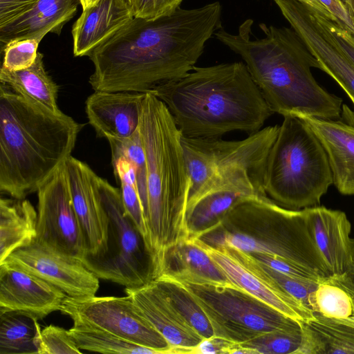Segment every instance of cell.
<instances>
[{"mask_svg": "<svg viewBox=\"0 0 354 354\" xmlns=\"http://www.w3.org/2000/svg\"><path fill=\"white\" fill-rule=\"evenodd\" d=\"M221 17L218 1L154 20L133 17L88 55L89 84L94 91L147 93L185 75L222 27Z\"/></svg>", "mask_w": 354, "mask_h": 354, "instance_id": "cell-1", "label": "cell"}, {"mask_svg": "<svg viewBox=\"0 0 354 354\" xmlns=\"http://www.w3.org/2000/svg\"><path fill=\"white\" fill-rule=\"evenodd\" d=\"M252 19L245 21L237 34L221 27L214 36L241 57L272 112L339 118L342 100L317 82L311 68H319V64L297 32L261 23L265 37L252 39Z\"/></svg>", "mask_w": 354, "mask_h": 354, "instance_id": "cell-2", "label": "cell"}, {"mask_svg": "<svg viewBox=\"0 0 354 354\" xmlns=\"http://www.w3.org/2000/svg\"><path fill=\"white\" fill-rule=\"evenodd\" d=\"M165 103L183 136L214 138L254 133L272 113L242 62L194 66L151 91Z\"/></svg>", "mask_w": 354, "mask_h": 354, "instance_id": "cell-3", "label": "cell"}, {"mask_svg": "<svg viewBox=\"0 0 354 354\" xmlns=\"http://www.w3.org/2000/svg\"><path fill=\"white\" fill-rule=\"evenodd\" d=\"M82 127L1 85V192L16 199L37 192L71 156Z\"/></svg>", "mask_w": 354, "mask_h": 354, "instance_id": "cell-4", "label": "cell"}, {"mask_svg": "<svg viewBox=\"0 0 354 354\" xmlns=\"http://www.w3.org/2000/svg\"><path fill=\"white\" fill-rule=\"evenodd\" d=\"M139 130L147 162L149 243L158 261L165 248L189 238V183L182 134L165 103L151 92L145 94Z\"/></svg>", "mask_w": 354, "mask_h": 354, "instance_id": "cell-5", "label": "cell"}, {"mask_svg": "<svg viewBox=\"0 0 354 354\" xmlns=\"http://www.w3.org/2000/svg\"><path fill=\"white\" fill-rule=\"evenodd\" d=\"M214 248L274 255L331 274L309 232L304 210L278 205L267 197H252L234 205L223 219L197 238Z\"/></svg>", "mask_w": 354, "mask_h": 354, "instance_id": "cell-6", "label": "cell"}, {"mask_svg": "<svg viewBox=\"0 0 354 354\" xmlns=\"http://www.w3.org/2000/svg\"><path fill=\"white\" fill-rule=\"evenodd\" d=\"M283 118L268 156L265 191L287 207L315 206L333 183L326 152L301 118L291 115Z\"/></svg>", "mask_w": 354, "mask_h": 354, "instance_id": "cell-7", "label": "cell"}, {"mask_svg": "<svg viewBox=\"0 0 354 354\" xmlns=\"http://www.w3.org/2000/svg\"><path fill=\"white\" fill-rule=\"evenodd\" d=\"M101 200L109 218L106 251L82 261L99 279L136 288L156 279L157 259L146 239L125 212L120 190L99 177Z\"/></svg>", "mask_w": 354, "mask_h": 354, "instance_id": "cell-8", "label": "cell"}, {"mask_svg": "<svg viewBox=\"0 0 354 354\" xmlns=\"http://www.w3.org/2000/svg\"><path fill=\"white\" fill-rule=\"evenodd\" d=\"M180 283L201 306L214 336L232 344H239L267 332L301 329L298 322L232 283Z\"/></svg>", "mask_w": 354, "mask_h": 354, "instance_id": "cell-9", "label": "cell"}, {"mask_svg": "<svg viewBox=\"0 0 354 354\" xmlns=\"http://www.w3.org/2000/svg\"><path fill=\"white\" fill-rule=\"evenodd\" d=\"M278 125L269 126L241 140L181 136L189 189L187 208L218 177L234 169L267 160L277 136Z\"/></svg>", "mask_w": 354, "mask_h": 354, "instance_id": "cell-10", "label": "cell"}, {"mask_svg": "<svg viewBox=\"0 0 354 354\" xmlns=\"http://www.w3.org/2000/svg\"><path fill=\"white\" fill-rule=\"evenodd\" d=\"M60 312L138 345L176 353L164 337L142 315L130 296L73 297L66 296Z\"/></svg>", "mask_w": 354, "mask_h": 354, "instance_id": "cell-11", "label": "cell"}, {"mask_svg": "<svg viewBox=\"0 0 354 354\" xmlns=\"http://www.w3.org/2000/svg\"><path fill=\"white\" fill-rule=\"evenodd\" d=\"M37 196L36 239L82 260L85 241L72 203L65 163L39 188Z\"/></svg>", "mask_w": 354, "mask_h": 354, "instance_id": "cell-12", "label": "cell"}, {"mask_svg": "<svg viewBox=\"0 0 354 354\" xmlns=\"http://www.w3.org/2000/svg\"><path fill=\"white\" fill-rule=\"evenodd\" d=\"M279 8L315 57L319 69L330 76L354 104V64L336 43L325 15L297 0H282Z\"/></svg>", "mask_w": 354, "mask_h": 354, "instance_id": "cell-13", "label": "cell"}, {"mask_svg": "<svg viewBox=\"0 0 354 354\" xmlns=\"http://www.w3.org/2000/svg\"><path fill=\"white\" fill-rule=\"evenodd\" d=\"M3 262L41 278L69 297L94 296L99 288V278L82 260L59 252L36 239L13 252Z\"/></svg>", "mask_w": 354, "mask_h": 354, "instance_id": "cell-14", "label": "cell"}, {"mask_svg": "<svg viewBox=\"0 0 354 354\" xmlns=\"http://www.w3.org/2000/svg\"><path fill=\"white\" fill-rule=\"evenodd\" d=\"M65 166L72 203L84 237L85 254L100 256L107 249L109 218L100 197L99 176L72 156Z\"/></svg>", "mask_w": 354, "mask_h": 354, "instance_id": "cell-15", "label": "cell"}, {"mask_svg": "<svg viewBox=\"0 0 354 354\" xmlns=\"http://www.w3.org/2000/svg\"><path fill=\"white\" fill-rule=\"evenodd\" d=\"M66 296L61 289L35 274L0 263V313L26 312L41 319L59 311Z\"/></svg>", "mask_w": 354, "mask_h": 354, "instance_id": "cell-16", "label": "cell"}, {"mask_svg": "<svg viewBox=\"0 0 354 354\" xmlns=\"http://www.w3.org/2000/svg\"><path fill=\"white\" fill-rule=\"evenodd\" d=\"M303 210L310 236L331 277L347 274L354 266V238L346 214L323 206Z\"/></svg>", "mask_w": 354, "mask_h": 354, "instance_id": "cell-17", "label": "cell"}, {"mask_svg": "<svg viewBox=\"0 0 354 354\" xmlns=\"http://www.w3.org/2000/svg\"><path fill=\"white\" fill-rule=\"evenodd\" d=\"M124 291L176 353H190L203 339L180 316L154 280L139 287L125 288Z\"/></svg>", "mask_w": 354, "mask_h": 354, "instance_id": "cell-18", "label": "cell"}, {"mask_svg": "<svg viewBox=\"0 0 354 354\" xmlns=\"http://www.w3.org/2000/svg\"><path fill=\"white\" fill-rule=\"evenodd\" d=\"M267 196L264 182L259 179L241 178L215 185L187 208L185 221L189 238H197L212 229L239 202Z\"/></svg>", "mask_w": 354, "mask_h": 354, "instance_id": "cell-19", "label": "cell"}, {"mask_svg": "<svg viewBox=\"0 0 354 354\" xmlns=\"http://www.w3.org/2000/svg\"><path fill=\"white\" fill-rule=\"evenodd\" d=\"M146 93L95 91L85 102L89 124L100 138H124L138 128Z\"/></svg>", "mask_w": 354, "mask_h": 354, "instance_id": "cell-20", "label": "cell"}, {"mask_svg": "<svg viewBox=\"0 0 354 354\" xmlns=\"http://www.w3.org/2000/svg\"><path fill=\"white\" fill-rule=\"evenodd\" d=\"M194 239L233 284L301 325L314 317V313L299 301L266 284L234 258L225 247L214 248L197 239Z\"/></svg>", "mask_w": 354, "mask_h": 354, "instance_id": "cell-21", "label": "cell"}, {"mask_svg": "<svg viewBox=\"0 0 354 354\" xmlns=\"http://www.w3.org/2000/svg\"><path fill=\"white\" fill-rule=\"evenodd\" d=\"M156 278L189 283H232L192 238L164 248L158 259Z\"/></svg>", "mask_w": 354, "mask_h": 354, "instance_id": "cell-22", "label": "cell"}, {"mask_svg": "<svg viewBox=\"0 0 354 354\" xmlns=\"http://www.w3.org/2000/svg\"><path fill=\"white\" fill-rule=\"evenodd\" d=\"M301 118L324 147L333 184L344 195L354 194V124L310 116Z\"/></svg>", "mask_w": 354, "mask_h": 354, "instance_id": "cell-23", "label": "cell"}, {"mask_svg": "<svg viewBox=\"0 0 354 354\" xmlns=\"http://www.w3.org/2000/svg\"><path fill=\"white\" fill-rule=\"evenodd\" d=\"M133 17L131 9L122 0H99L82 10L72 28L74 56H88Z\"/></svg>", "mask_w": 354, "mask_h": 354, "instance_id": "cell-24", "label": "cell"}, {"mask_svg": "<svg viewBox=\"0 0 354 354\" xmlns=\"http://www.w3.org/2000/svg\"><path fill=\"white\" fill-rule=\"evenodd\" d=\"M80 4V0H39L29 11L0 27L1 52L12 41L36 39L41 41L48 33L60 35Z\"/></svg>", "mask_w": 354, "mask_h": 354, "instance_id": "cell-25", "label": "cell"}, {"mask_svg": "<svg viewBox=\"0 0 354 354\" xmlns=\"http://www.w3.org/2000/svg\"><path fill=\"white\" fill-rule=\"evenodd\" d=\"M302 338L296 354H354V319L314 317L301 326Z\"/></svg>", "mask_w": 354, "mask_h": 354, "instance_id": "cell-26", "label": "cell"}, {"mask_svg": "<svg viewBox=\"0 0 354 354\" xmlns=\"http://www.w3.org/2000/svg\"><path fill=\"white\" fill-rule=\"evenodd\" d=\"M37 212L26 199L0 200V263L37 237Z\"/></svg>", "mask_w": 354, "mask_h": 354, "instance_id": "cell-27", "label": "cell"}, {"mask_svg": "<svg viewBox=\"0 0 354 354\" xmlns=\"http://www.w3.org/2000/svg\"><path fill=\"white\" fill-rule=\"evenodd\" d=\"M1 85L11 91L50 111L58 113V86L46 70L44 55L38 52L33 64L28 68L11 71L3 68L0 70Z\"/></svg>", "mask_w": 354, "mask_h": 354, "instance_id": "cell-28", "label": "cell"}, {"mask_svg": "<svg viewBox=\"0 0 354 354\" xmlns=\"http://www.w3.org/2000/svg\"><path fill=\"white\" fill-rule=\"evenodd\" d=\"M38 320L26 312L0 313V354H37Z\"/></svg>", "mask_w": 354, "mask_h": 354, "instance_id": "cell-29", "label": "cell"}, {"mask_svg": "<svg viewBox=\"0 0 354 354\" xmlns=\"http://www.w3.org/2000/svg\"><path fill=\"white\" fill-rule=\"evenodd\" d=\"M69 333L83 351L101 353L162 354L160 351L136 344L93 325L73 320Z\"/></svg>", "mask_w": 354, "mask_h": 354, "instance_id": "cell-30", "label": "cell"}, {"mask_svg": "<svg viewBox=\"0 0 354 354\" xmlns=\"http://www.w3.org/2000/svg\"><path fill=\"white\" fill-rule=\"evenodd\" d=\"M154 281L180 316L203 339L214 336L213 329L205 313L183 284L165 278H156Z\"/></svg>", "mask_w": 354, "mask_h": 354, "instance_id": "cell-31", "label": "cell"}, {"mask_svg": "<svg viewBox=\"0 0 354 354\" xmlns=\"http://www.w3.org/2000/svg\"><path fill=\"white\" fill-rule=\"evenodd\" d=\"M111 164L115 178L120 185V190L125 212L149 243L148 229L138 191L134 168L129 161L121 157L112 160Z\"/></svg>", "mask_w": 354, "mask_h": 354, "instance_id": "cell-32", "label": "cell"}, {"mask_svg": "<svg viewBox=\"0 0 354 354\" xmlns=\"http://www.w3.org/2000/svg\"><path fill=\"white\" fill-rule=\"evenodd\" d=\"M111 160L124 158L133 165L145 219L147 214V162L139 127L129 137L108 139ZM147 223V222H146Z\"/></svg>", "mask_w": 354, "mask_h": 354, "instance_id": "cell-33", "label": "cell"}, {"mask_svg": "<svg viewBox=\"0 0 354 354\" xmlns=\"http://www.w3.org/2000/svg\"><path fill=\"white\" fill-rule=\"evenodd\" d=\"M312 310L331 318L348 319L354 315L351 296L330 278L317 286L313 296Z\"/></svg>", "mask_w": 354, "mask_h": 354, "instance_id": "cell-34", "label": "cell"}, {"mask_svg": "<svg viewBox=\"0 0 354 354\" xmlns=\"http://www.w3.org/2000/svg\"><path fill=\"white\" fill-rule=\"evenodd\" d=\"M302 338L298 330H274L261 334L247 342L237 344L250 354H296Z\"/></svg>", "mask_w": 354, "mask_h": 354, "instance_id": "cell-35", "label": "cell"}, {"mask_svg": "<svg viewBox=\"0 0 354 354\" xmlns=\"http://www.w3.org/2000/svg\"><path fill=\"white\" fill-rule=\"evenodd\" d=\"M36 344L37 354L82 353L69 331L54 325L41 330Z\"/></svg>", "mask_w": 354, "mask_h": 354, "instance_id": "cell-36", "label": "cell"}, {"mask_svg": "<svg viewBox=\"0 0 354 354\" xmlns=\"http://www.w3.org/2000/svg\"><path fill=\"white\" fill-rule=\"evenodd\" d=\"M40 41L36 39H24L9 42L1 51L3 59L1 68L16 71L26 69L35 62Z\"/></svg>", "mask_w": 354, "mask_h": 354, "instance_id": "cell-37", "label": "cell"}, {"mask_svg": "<svg viewBox=\"0 0 354 354\" xmlns=\"http://www.w3.org/2000/svg\"><path fill=\"white\" fill-rule=\"evenodd\" d=\"M248 253L267 267L299 280L321 283L330 278H324L313 270L277 256L257 252Z\"/></svg>", "mask_w": 354, "mask_h": 354, "instance_id": "cell-38", "label": "cell"}, {"mask_svg": "<svg viewBox=\"0 0 354 354\" xmlns=\"http://www.w3.org/2000/svg\"><path fill=\"white\" fill-rule=\"evenodd\" d=\"M183 0H136L132 8L133 17L154 20L171 15L179 8Z\"/></svg>", "mask_w": 354, "mask_h": 354, "instance_id": "cell-39", "label": "cell"}, {"mask_svg": "<svg viewBox=\"0 0 354 354\" xmlns=\"http://www.w3.org/2000/svg\"><path fill=\"white\" fill-rule=\"evenodd\" d=\"M39 0H0V27L29 11Z\"/></svg>", "mask_w": 354, "mask_h": 354, "instance_id": "cell-40", "label": "cell"}, {"mask_svg": "<svg viewBox=\"0 0 354 354\" xmlns=\"http://www.w3.org/2000/svg\"><path fill=\"white\" fill-rule=\"evenodd\" d=\"M325 19L336 43L354 64V35L332 18L325 15Z\"/></svg>", "mask_w": 354, "mask_h": 354, "instance_id": "cell-41", "label": "cell"}, {"mask_svg": "<svg viewBox=\"0 0 354 354\" xmlns=\"http://www.w3.org/2000/svg\"><path fill=\"white\" fill-rule=\"evenodd\" d=\"M338 22L354 35V22L342 0H319Z\"/></svg>", "mask_w": 354, "mask_h": 354, "instance_id": "cell-42", "label": "cell"}, {"mask_svg": "<svg viewBox=\"0 0 354 354\" xmlns=\"http://www.w3.org/2000/svg\"><path fill=\"white\" fill-rule=\"evenodd\" d=\"M232 343L214 336L203 339L198 344L194 347L190 353L216 354L225 353L227 348Z\"/></svg>", "mask_w": 354, "mask_h": 354, "instance_id": "cell-43", "label": "cell"}, {"mask_svg": "<svg viewBox=\"0 0 354 354\" xmlns=\"http://www.w3.org/2000/svg\"><path fill=\"white\" fill-rule=\"evenodd\" d=\"M330 280L349 294L354 306V266L347 274L330 277Z\"/></svg>", "mask_w": 354, "mask_h": 354, "instance_id": "cell-44", "label": "cell"}, {"mask_svg": "<svg viewBox=\"0 0 354 354\" xmlns=\"http://www.w3.org/2000/svg\"><path fill=\"white\" fill-rule=\"evenodd\" d=\"M305 3L314 9L319 11L323 15L332 18L334 21H338L336 18L326 9V8L319 0H297Z\"/></svg>", "mask_w": 354, "mask_h": 354, "instance_id": "cell-45", "label": "cell"}, {"mask_svg": "<svg viewBox=\"0 0 354 354\" xmlns=\"http://www.w3.org/2000/svg\"><path fill=\"white\" fill-rule=\"evenodd\" d=\"M354 22V0H342Z\"/></svg>", "mask_w": 354, "mask_h": 354, "instance_id": "cell-46", "label": "cell"}, {"mask_svg": "<svg viewBox=\"0 0 354 354\" xmlns=\"http://www.w3.org/2000/svg\"><path fill=\"white\" fill-rule=\"evenodd\" d=\"M99 0H80V3L82 10H85L93 5H95Z\"/></svg>", "mask_w": 354, "mask_h": 354, "instance_id": "cell-47", "label": "cell"}, {"mask_svg": "<svg viewBox=\"0 0 354 354\" xmlns=\"http://www.w3.org/2000/svg\"><path fill=\"white\" fill-rule=\"evenodd\" d=\"M132 10L136 0H122Z\"/></svg>", "mask_w": 354, "mask_h": 354, "instance_id": "cell-48", "label": "cell"}, {"mask_svg": "<svg viewBox=\"0 0 354 354\" xmlns=\"http://www.w3.org/2000/svg\"><path fill=\"white\" fill-rule=\"evenodd\" d=\"M353 319H354V315L353 316Z\"/></svg>", "mask_w": 354, "mask_h": 354, "instance_id": "cell-49", "label": "cell"}]
</instances>
